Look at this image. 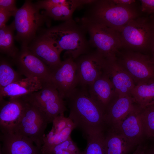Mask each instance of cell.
<instances>
[{
	"mask_svg": "<svg viewBox=\"0 0 154 154\" xmlns=\"http://www.w3.org/2000/svg\"><path fill=\"white\" fill-rule=\"evenodd\" d=\"M66 99L70 110L68 117L76 128L86 136L104 131L105 112L91 98L88 87L78 85Z\"/></svg>",
	"mask_w": 154,
	"mask_h": 154,
	"instance_id": "1",
	"label": "cell"
},
{
	"mask_svg": "<svg viewBox=\"0 0 154 154\" xmlns=\"http://www.w3.org/2000/svg\"><path fill=\"white\" fill-rule=\"evenodd\" d=\"M87 32L80 21L72 19L56 26L44 29L40 36L48 41L60 54L65 51L64 58L74 60L88 53L90 45L86 37Z\"/></svg>",
	"mask_w": 154,
	"mask_h": 154,
	"instance_id": "2",
	"label": "cell"
},
{
	"mask_svg": "<svg viewBox=\"0 0 154 154\" xmlns=\"http://www.w3.org/2000/svg\"><path fill=\"white\" fill-rule=\"evenodd\" d=\"M83 17L119 32L130 21L143 14L140 7H126L113 3L112 0H92Z\"/></svg>",
	"mask_w": 154,
	"mask_h": 154,
	"instance_id": "3",
	"label": "cell"
},
{
	"mask_svg": "<svg viewBox=\"0 0 154 154\" xmlns=\"http://www.w3.org/2000/svg\"><path fill=\"white\" fill-rule=\"evenodd\" d=\"M118 32L122 48L141 53L150 50L154 33L152 18L143 14L131 20Z\"/></svg>",
	"mask_w": 154,
	"mask_h": 154,
	"instance_id": "4",
	"label": "cell"
},
{
	"mask_svg": "<svg viewBox=\"0 0 154 154\" xmlns=\"http://www.w3.org/2000/svg\"><path fill=\"white\" fill-rule=\"evenodd\" d=\"M40 10L35 3L26 0L14 16L13 21L17 31L15 39L21 43V46H28L29 43L35 39L40 27L45 23L49 25L48 17L41 13Z\"/></svg>",
	"mask_w": 154,
	"mask_h": 154,
	"instance_id": "5",
	"label": "cell"
},
{
	"mask_svg": "<svg viewBox=\"0 0 154 154\" xmlns=\"http://www.w3.org/2000/svg\"><path fill=\"white\" fill-rule=\"evenodd\" d=\"M90 36V45L106 59L116 58L122 46L119 32L84 17L80 20Z\"/></svg>",
	"mask_w": 154,
	"mask_h": 154,
	"instance_id": "6",
	"label": "cell"
},
{
	"mask_svg": "<svg viewBox=\"0 0 154 154\" xmlns=\"http://www.w3.org/2000/svg\"><path fill=\"white\" fill-rule=\"evenodd\" d=\"M25 101L26 103L23 114L12 132L30 140L41 149L45 131L49 122L42 110Z\"/></svg>",
	"mask_w": 154,
	"mask_h": 154,
	"instance_id": "7",
	"label": "cell"
},
{
	"mask_svg": "<svg viewBox=\"0 0 154 154\" xmlns=\"http://www.w3.org/2000/svg\"><path fill=\"white\" fill-rule=\"evenodd\" d=\"M116 59L132 77L135 85L143 81L154 79V60L151 56L124 49L119 51Z\"/></svg>",
	"mask_w": 154,
	"mask_h": 154,
	"instance_id": "8",
	"label": "cell"
},
{
	"mask_svg": "<svg viewBox=\"0 0 154 154\" xmlns=\"http://www.w3.org/2000/svg\"><path fill=\"white\" fill-rule=\"evenodd\" d=\"M22 98L42 110L49 123L66 110L64 100L51 82L44 83L40 90Z\"/></svg>",
	"mask_w": 154,
	"mask_h": 154,
	"instance_id": "9",
	"label": "cell"
},
{
	"mask_svg": "<svg viewBox=\"0 0 154 154\" xmlns=\"http://www.w3.org/2000/svg\"><path fill=\"white\" fill-rule=\"evenodd\" d=\"M12 61L21 75L37 78L43 83L51 82L50 69L29 50L28 46H22L20 51Z\"/></svg>",
	"mask_w": 154,
	"mask_h": 154,
	"instance_id": "10",
	"label": "cell"
},
{
	"mask_svg": "<svg viewBox=\"0 0 154 154\" xmlns=\"http://www.w3.org/2000/svg\"><path fill=\"white\" fill-rule=\"evenodd\" d=\"M74 60L78 85L88 87L104 73L106 59L96 50L83 54Z\"/></svg>",
	"mask_w": 154,
	"mask_h": 154,
	"instance_id": "11",
	"label": "cell"
},
{
	"mask_svg": "<svg viewBox=\"0 0 154 154\" xmlns=\"http://www.w3.org/2000/svg\"><path fill=\"white\" fill-rule=\"evenodd\" d=\"M50 78L60 96L66 99L78 85L74 60L64 58L58 67L51 71Z\"/></svg>",
	"mask_w": 154,
	"mask_h": 154,
	"instance_id": "12",
	"label": "cell"
},
{
	"mask_svg": "<svg viewBox=\"0 0 154 154\" xmlns=\"http://www.w3.org/2000/svg\"><path fill=\"white\" fill-rule=\"evenodd\" d=\"M143 108L137 105L121 121L109 129L121 135L136 148L146 138L141 117Z\"/></svg>",
	"mask_w": 154,
	"mask_h": 154,
	"instance_id": "13",
	"label": "cell"
},
{
	"mask_svg": "<svg viewBox=\"0 0 154 154\" xmlns=\"http://www.w3.org/2000/svg\"><path fill=\"white\" fill-rule=\"evenodd\" d=\"M104 72L119 96L130 95L135 84L133 79L117 62L116 58L106 59Z\"/></svg>",
	"mask_w": 154,
	"mask_h": 154,
	"instance_id": "14",
	"label": "cell"
},
{
	"mask_svg": "<svg viewBox=\"0 0 154 154\" xmlns=\"http://www.w3.org/2000/svg\"><path fill=\"white\" fill-rule=\"evenodd\" d=\"M0 127L1 132H11L20 118L26 102L22 97L0 99Z\"/></svg>",
	"mask_w": 154,
	"mask_h": 154,
	"instance_id": "15",
	"label": "cell"
},
{
	"mask_svg": "<svg viewBox=\"0 0 154 154\" xmlns=\"http://www.w3.org/2000/svg\"><path fill=\"white\" fill-rule=\"evenodd\" d=\"M137 105L130 95L116 94L105 112L106 127L110 129L119 123Z\"/></svg>",
	"mask_w": 154,
	"mask_h": 154,
	"instance_id": "16",
	"label": "cell"
},
{
	"mask_svg": "<svg viewBox=\"0 0 154 154\" xmlns=\"http://www.w3.org/2000/svg\"><path fill=\"white\" fill-rule=\"evenodd\" d=\"M1 133L2 154H41V149L30 140L13 132Z\"/></svg>",
	"mask_w": 154,
	"mask_h": 154,
	"instance_id": "17",
	"label": "cell"
},
{
	"mask_svg": "<svg viewBox=\"0 0 154 154\" xmlns=\"http://www.w3.org/2000/svg\"><path fill=\"white\" fill-rule=\"evenodd\" d=\"M88 88L91 98L105 112L116 95L114 86L108 76L104 72Z\"/></svg>",
	"mask_w": 154,
	"mask_h": 154,
	"instance_id": "18",
	"label": "cell"
},
{
	"mask_svg": "<svg viewBox=\"0 0 154 154\" xmlns=\"http://www.w3.org/2000/svg\"><path fill=\"white\" fill-rule=\"evenodd\" d=\"M44 83L36 77H25L0 90V99L22 98L40 90Z\"/></svg>",
	"mask_w": 154,
	"mask_h": 154,
	"instance_id": "19",
	"label": "cell"
},
{
	"mask_svg": "<svg viewBox=\"0 0 154 154\" xmlns=\"http://www.w3.org/2000/svg\"><path fill=\"white\" fill-rule=\"evenodd\" d=\"M28 48L36 56L52 70L58 67L62 61L60 54L48 41L40 36L35 39Z\"/></svg>",
	"mask_w": 154,
	"mask_h": 154,
	"instance_id": "20",
	"label": "cell"
},
{
	"mask_svg": "<svg viewBox=\"0 0 154 154\" xmlns=\"http://www.w3.org/2000/svg\"><path fill=\"white\" fill-rule=\"evenodd\" d=\"M104 147L105 154H128L136 148L123 136L111 129L105 135Z\"/></svg>",
	"mask_w": 154,
	"mask_h": 154,
	"instance_id": "21",
	"label": "cell"
},
{
	"mask_svg": "<svg viewBox=\"0 0 154 154\" xmlns=\"http://www.w3.org/2000/svg\"><path fill=\"white\" fill-rule=\"evenodd\" d=\"M91 0H64L61 4L45 10L44 14L55 20L66 21L72 18L77 8L90 3Z\"/></svg>",
	"mask_w": 154,
	"mask_h": 154,
	"instance_id": "22",
	"label": "cell"
},
{
	"mask_svg": "<svg viewBox=\"0 0 154 154\" xmlns=\"http://www.w3.org/2000/svg\"><path fill=\"white\" fill-rule=\"evenodd\" d=\"M130 95L135 103L142 108L154 104V79L145 81L136 84Z\"/></svg>",
	"mask_w": 154,
	"mask_h": 154,
	"instance_id": "23",
	"label": "cell"
},
{
	"mask_svg": "<svg viewBox=\"0 0 154 154\" xmlns=\"http://www.w3.org/2000/svg\"><path fill=\"white\" fill-rule=\"evenodd\" d=\"M15 30L13 21L9 25L0 28V51L12 60L19 51L14 43V31Z\"/></svg>",
	"mask_w": 154,
	"mask_h": 154,
	"instance_id": "24",
	"label": "cell"
},
{
	"mask_svg": "<svg viewBox=\"0 0 154 154\" xmlns=\"http://www.w3.org/2000/svg\"><path fill=\"white\" fill-rule=\"evenodd\" d=\"M76 126L72 121L60 133L51 136H45L41 148V154H48L54 146L60 144L70 137L71 133Z\"/></svg>",
	"mask_w": 154,
	"mask_h": 154,
	"instance_id": "25",
	"label": "cell"
},
{
	"mask_svg": "<svg viewBox=\"0 0 154 154\" xmlns=\"http://www.w3.org/2000/svg\"><path fill=\"white\" fill-rule=\"evenodd\" d=\"M21 78V75L13 69L8 61L1 58L0 90Z\"/></svg>",
	"mask_w": 154,
	"mask_h": 154,
	"instance_id": "26",
	"label": "cell"
},
{
	"mask_svg": "<svg viewBox=\"0 0 154 154\" xmlns=\"http://www.w3.org/2000/svg\"><path fill=\"white\" fill-rule=\"evenodd\" d=\"M104 132L101 131L86 136L87 144L82 154H105Z\"/></svg>",
	"mask_w": 154,
	"mask_h": 154,
	"instance_id": "27",
	"label": "cell"
},
{
	"mask_svg": "<svg viewBox=\"0 0 154 154\" xmlns=\"http://www.w3.org/2000/svg\"><path fill=\"white\" fill-rule=\"evenodd\" d=\"M141 117L146 138H154V104L143 108Z\"/></svg>",
	"mask_w": 154,
	"mask_h": 154,
	"instance_id": "28",
	"label": "cell"
},
{
	"mask_svg": "<svg viewBox=\"0 0 154 154\" xmlns=\"http://www.w3.org/2000/svg\"><path fill=\"white\" fill-rule=\"evenodd\" d=\"M48 154H82L70 137L53 147Z\"/></svg>",
	"mask_w": 154,
	"mask_h": 154,
	"instance_id": "29",
	"label": "cell"
},
{
	"mask_svg": "<svg viewBox=\"0 0 154 154\" xmlns=\"http://www.w3.org/2000/svg\"><path fill=\"white\" fill-rule=\"evenodd\" d=\"M71 122L68 117L64 116V114L58 116L53 121L52 128L46 136H51L60 133Z\"/></svg>",
	"mask_w": 154,
	"mask_h": 154,
	"instance_id": "30",
	"label": "cell"
},
{
	"mask_svg": "<svg viewBox=\"0 0 154 154\" xmlns=\"http://www.w3.org/2000/svg\"><path fill=\"white\" fill-rule=\"evenodd\" d=\"M140 9L142 13L151 16H154V0H139Z\"/></svg>",
	"mask_w": 154,
	"mask_h": 154,
	"instance_id": "31",
	"label": "cell"
},
{
	"mask_svg": "<svg viewBox=\"0 0 154 154\" xmlns=\"http://www.w3.org/2000/svg\"><path fill=\"white\" fill-rule=\"evenodd\" d=\"M16 2L14 0H0V8L11 13L14 16L18 9L16 7Z\"/></svg>",
	"mask_w": 154,
	"mask_h": 154,
	"instance_id": "32",
	"label": "cell"
},
{
	"mask_svg": "<svg viewBox=\"0 0 154 154\" xmlns=\"http://www.w3.org/2000/svg\"><path fill=\"white\" fill-rule=\"evenodd\" d=\"M115 4L126 7H139L138 5L139 1L135 0H112Z\"/></svg>",
	"mask_w": 154,
	"mask_h": 154,
	"instance_id": "33",
	"label": "cell"
},
{
	"mask_svg": "<svg viewBox=\"0 0 154 154\" xmlns=\"http://www.w3.org/2000/svg\"><path fill=\"white\" fill-rule=\"evenodd\" d=\"M13 15L10 12L0 8V28L6 25L9 18Z\"/></svg>",
	"mask_w": 154,
	"mask_h": 154,
	"instance_id": "34",
	"label": "cell"
},
{
	"mask_svg": "<svg viewBox=\"0 0 154 154\" xmlns=\"http://www.w3.org/2000/svg\"><path fill=\"white\" fill-rule=\"evenodd\" d=\"M148 145L144 143L140 144L137 146L132 154H143Z\"/></svg>",
	"mask_w": 154,
	"mask_h": 154,
	"instance_id": "35",
	"label": "cell"
},
{
	"mask_svg": "<svg viewBox=\"0 0 154 154\" xmlns=\"http://www.w3.org/2000/svg\"><path fill=\"white\" fill-rule=\"evenodd\" d=\"M143 154H154V146L151 144L148 145Z\"/></svg>",
	"mask_w": 154,
	"mask_h": 154,
	"instance_id": "36",
	"label": "cell"
},
{
	"mask_svg": "<svg viewBox=\"0 0 154 154\" xmlns=\"http://www.w3.org/2000/svg\"><path fill=\"white\" fill-rule=\"evenodd\" d=\"M150 51L151 52L152 54L151 57L154 60V33L151 41Z\"/></svg>",
	"mask_w": 154,
	"mask_h": 154,
	"instance_id": "37",
	"label": "cell"
},
{
	"mask_svg": "<svg viewBox=\"0 0 154 154\" xmlns=\"http://www.w3.org/2000/svg\"><path fill=\"white\" fill-rule=\"evenodd\" d=\"M151 140L153 141L152 143L151 144V145L154 146V138H153Z\"/></svg>",
	"mask_w": 154,
	"mask_h": 154,
	"instance_id": "38",
	"label": "cell"
},
{
	"mask_svg": "<svg viewBox=\"0 0 154 154\" xmlns=\"http://www.w3.org/2000/svg\"><path fill=\"white\" fill-rule=\"evenodd\" d=\"M151 17H152V18H153V22L154 24V16H151Z\"/></svg>",
	"mask_w": 154,
	"mask_h": 154,
	"instance_id": "39",
	"label": "cell"
}]
</instances>
